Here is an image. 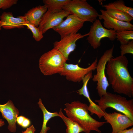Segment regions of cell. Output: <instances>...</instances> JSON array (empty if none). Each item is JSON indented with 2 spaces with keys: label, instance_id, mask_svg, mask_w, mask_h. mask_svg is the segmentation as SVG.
Segmentation results:
<instances>
[{
  "label": "cell",
  "instance_id": "cell-1",
  "mask_svg": "<svg viewBox=\"0 0 133 133\" xmlns=\"http://www.w3.org/2000/svg\"><path fill=\"white\" fill-rule=\"evenodd\" d=\"M128 64L125 55L113 57L108 62L105 70L114 91L131 98L133 96V78L129 71Z\"/></svg>",
  "mask_w": 133,
  "mask_h": 133
},
{
  "label": "cell",
  "instance_id": "cell-2",
  "mask_svg": "<svg viewBox=\"0 0 133 133\" xmlns=\"http://www.w3.org/2000/svg\"><path fill=\"white\" fill-rule=\"evenodd\" d=\"M64 109L67 117L72 121L78 124L84 130L85 133H89L91 131L99 133L101 131L99 128L105 122H99L92 117L89 115L87 104L77 100L69 103L65 104Z\"/></svg>",
  "mask_w": 133,
  "mask_h": 133
},
{
  "label": "cell",
  "instance_id": "cell-3",
  "mask_svg": "<svg viewBox=\"0 0 133 133\" xmlns=\"http://www.w3.org/2000/svg\"><path fill=\"white\" fill-rule=\"evenodd\" d=\"M95 101L103 111L111 108L122 113L133 121V99L128 100L119 95L107 92L106 94Z\"/></svg>",
  "mask_w": 133,
  "mask_h": 133
},
{
  "label": "cell",
  "instance_id": "cell-4",
  "mask_svg": "<svg viewBox=\"0 0 133 133\" xmlns=\"http://www.w3.org/2000/svg\"><path fill=\"white\" fill-rule=\"evenodd\" d=\"M67 60L57 50L54 48L42 55L39 60L40 71L45 76L60 73Z\"/></svg>",
  "mask_w": 133,
  "mask_h": 133
},
{
  "label": "cell",
  "instance_id": "cell-5",
  "mask_svg": "<svg viewBox=\"0 0 133 133\" xmlns=\"http://www.w3.org/2000/svg\"><path fill=\"white\" fill-rule=\"evenodd\" d=\"M114 46L104 52L98 62L96 69V73L92 78V81L97 82L96 89L100 97L107 93V90L109 84L105 75V69L108 61L113 56Z\"/></svg>",
  "mask_w": 133,
  "mask_h": 133
},
{
  "label": "cell",
  "instance_id": "cell-6",
  "mask_svg": "<svg viewBox=\"0 0 133 133\" xmlns=\"http://www.w3.org/2000/svg\"><path fill=\"white\" fill-rule=\"evenodd\" d=\"M63 9L85 21L93 23L98 17L97 11L86 0H70Z\"/></svg>",
  "mask_w": 133,
  "mask_h": 133
},
{
  "label": "cell",
  "instance_id": "cell-7",
  "mask_svg": "<svg viewBox=\"0 0 133 133\" xmlns=\"http://www.w3.org/2000/svg\"><path fill=\"white\" fill-rule=\"evenodd\" d=\"M87 40L93 49L100 47L101 39L107 37L111 41L116 38V31L113 30L105 28L102 25L99 19H97L90 26V31L87 33Z\"/></svg>",
  "mask_w": 133,
  "mask_h": 133
},
{
  "label": "cell",
  "instance_id": "cell-8",
  "mask_svg": "<svg viewBox=\"0 0 133 133\" xmlns=\"http://www.w3.org/2000/svg\"><path fill=\"white\" fill-rule=\"evenodd\" d=\"M98 62V58H96L89 66L85 68L80 67L78 64L66 63L63 70L59 74L65 76L68 81L80 82L86 75L96 69Z\"/></svg>",
  "mask_w": 133,
  "mask_h": 133
},
{
  "label": "cell",
  "instance_id": "cell-9",
  "mask_svg": "<svg viewBox=\"0 0 133 133\" xmlns=\"http://www.w3.org/2000/svg\"><path fill=\"white\" fill-rule=\"evenodd\" d=\"M85 22L76 16L70 14L52 29L60 34L61 39L70 34L77 33L83 27Z\"/></svg>",
  "mask_w": 133,
  "mask_h": 133
},
{
  "label": "cell",
  "instance_id": "cell-10",
  "mask_svg": "<svg viewBox=\"0 0 133 133\" xmlns=\"http://www.w3.org/2000/svg\"><path fill=\"white\" fill-rule=\"evenodd\" d=\"M72 14L63 9L51 12L47 10L43 15L38 27L43 34L48 30L58 26L63 20V19Z\"/></svg>",
  "mask_w": 133,
  "mask_h": 133
},
{
  "label": "cell",
  "instance_id": "cell-11",
  "mask_svg": "<svg viewBox=\"0 0 133 133\" xmlns=\"http://www.w3.org/2000/svg\"><path fill=\"white\" fill-rule=\"evenodd\" d=\"M87 36V33L82 35L79 33L67 35L61 38L59 41L54 42V48L57 50L68 60L69 55L76 48V41L79 39Z\"/></svg>",
  "mask_w": 133,
  "mask_h": 133
},
{
  "label": "cell",
  "instance_id": "cell-12",
  "mask_svg": "<svg viewBox=\"0 0 133 133\" xmlns=\"http://www.w3.org/2000/svg\"><path fill=\"white\" fill-rule=\"evenodd\" d=\"M105 122L110 123L112 128L111 133H118L133 125V121L126 115L116 112L108 113L105 111L103 116Z\"/></svg>",
  "mask_w": 133,
  "mask_h": 133
},
{
  "label": "cell",
  "instance_id": "cell-13",
  "mask_svg": "<svg viewBox=\"0 0 133 133\" xmlns=\"http://www.w3.org/2000/svg\"><path fill=\"white\" fill-rule=\"evenodd\" d=\"M0 112L3 117L8 122L9 130L11 132L15 133L17 129L16 119L19 112L12 101L9 100L5 104H0Z\"/></svg>",
  "mask_w": 133,
  "mask_h": 133
},
{
  "label": "cell",
  "instance_id": "cell-14",
  "mask_svg": "<svg viewBox=\"0 0 133 133\" xmlns=\"http://www.w3.org/2000/svg\"><path fill=\"white\" fill-rule=\"evenodd\" d=\"M101 15L98 14L99 20H103L104 27L107 29H112L116 31L133 30V25L130 22L120 21L113 18L108 15L105 10H100Z\"/></svg>",
  "mask_w": 133,
  "mask_h": 133
},
{
  "label": "cell",
  "instance_id": "cell-15",
  "mask_svg": "<svg viewBox=\"0 0 133 133\" xmlns=\"http://www.w3.org/2000/svg\"><path fill=\"white\" fill-rule=\"evenodd\" d=\"M0 30L3 28L6 29L24 27L25 24L28 23L24 16L15 17L10 12H3L0 16Z\"/></svg>",
  "mask_w": 133,
  "mask_h": 133
},
{
  "label": "cell",
  "instance_id": "cell-16",
  "mask_svg": "<svg viewBox=\"0 0 133 133\" xmlns=\"http://www.w3.org/2000/svg\"><path fill=\"white\" fill-rule=\"evenodd\" d=\"M44 5L33 7L28 11L24 16L28 23L34 26L38 27L42 18L47 10Z\"/></svg>",
  "mask_w": 133,
  "mask_h": 133
},
{
  "label": "cell",
  "instance_id": "cell-17",
  "mask_svg": "<svg viewBox=\"0 0 133 133\" xmlns=\"http://www.w3.org/2000/svg\"><path fill=\"white\" fill-rule=\"evenodd\" d=\"M37 103L43 112V117L42 127L40 133H47L48 131L50 129V127L47 126L48 121L52 118L55 116L59 117V115L57 112L52 113L48 111L42 103L40 98Z\"/></svg>",
  "mask_w": 133,
  "mask_h": 133
},
{
  "label": "cell",
  "instance_id": "cell-18",
  "mask_svg": "<svg viewBox=\"0 0 133 133\" xmlns=\"http://www.w3.org/2000/svg\"><path fill=\"white\" fill-rule=\"evenodd\" d=\"M59 117L63 121L66 127V133H80L83 130L77 123L71 120L63 114L61 108L58 113Z\"/></svg>",
  "mask_w": 133,
  "mask_h": 133
},
{
  "label": "cell",
  "instance_id": "cell-19",
  "mask_svg": "<svg viewBox=\"0 0 133 133\" xmlns=\"http://www.w3.org/2000/svg\"><path fill=\"white\" fill-rule=\"evenodd\" d=\"M106 12L112 17L122 21L130 22L133 17L129 14L118 10L111 8H106Z\"/></svg>",
  "mask_w": 133,
  "mask_h": 133
},
{
  "label": "cell",
  "instance_id": "cell-20",
  "mask_svg": "<svg viewBox=\"0 0 133 133\" xmlns=\"http://www.w3.org/2000/svg\"><path fill=\"white\" fill-rule=\"evenodd\" d=\"M70 0H44V5L47 8V10L54 12L63 9V8Z\"/></svg>",
  "mask_w": 133,
  "mask_h": 133
},
{
  "label": "cell",
  "instance_id": "cell-21",
  "mask_svg": "<svg viewBox=\"0 0 133 133\" xmlns=\"http://www.w3.org/2000/svg\"><path fill=\"white\" fill-rule=\"evenodd\" d=\"M103 7L114 9L129 14L133 17V8L125 5L124 1L122 0H119L110 3L108 4L103 5Z\"/></svg>",
  "mask_w": 133,
  "mask_h": 133
},
{
  "label": "cell",
  "instance_id": "cell-22",
  "mask_svg": "<svg viewBox=\"0 0 133 133\" xmlns=\"http://www.w3.org/2000/svg\"><path fill=\"white\" fill-rule=\"evenodd\" d=\"M116 38L121 45H125L133 40V31L125 30L116 32Z\"/></svg>",
  "mask_w": 133,
  "mask_h": 133
},
{
  "label": "cell",
  "instance_id": "cell-23",
  "mask_svg": "<svg viewBox=\"0 0 133 133\" xmlns=\"http://www.w3.org/2000/svg\"><path fill=\"white\" fill-rule=\"evenodd\" d=\"M24 26L27 27V28L32 32L33 37L37 41H40L43 37V33L38 27H37L29 24H25Z\"/></svg>",
  "mask_w": 133,
  "mask_h": 133
},
{
  "label": "cell",
  "instance_id": "cell-24",
  "mask_svg": "<svg viewBox=\"0 0 133 133\" xmlns=\"http://www.w3.org/2000/svg\"><path fill=\"white\" fill-rule=\"evenodd\" d=\"M121 49V55L123 56L126 54H133V40L130 41L125 45H121L120 47Z\"/></svg>",
  "mask_w": 133,
  "mask_h": 133
},
{
  "label": "cell",
  "instance_id": "cell-25",
  "mask_svg": "<svg viewBox=\"0 0 133 133\" xmlns=\"http://www.w3.org/2000/svg\"><path fill=\"white\" fill-rule=\"evenodd\" d=\"M17 0H0V9L5 10L17 3Z\"/></svg>",
  "mask_w": 133,
  "mask_h": 133
},
{
  "label": "cell",
  "instance_id": "cell-26",
  "mask_svg": "<svg viewBox=\"0 0 133 133\" xmlns=\"http://www.w3.org/2000/svg\"><path fill=\"white\" fill-rule=\"evenodd\" d=\"M35 131V129L32 125L21 133H34Z\"/></svg>",
  "mask_w": 133,
  "mask_h": 133
},
{
  "label": "cell",
  "instance_id": "cell-27",
  "mask_svg": "<svg viewBox=\"0 0 133 133\" xmlns=\"http://www.w3.org/2000/svg\"><path fill=\"white\" fill-rule=\"evenodd\" d=\"M31 124V121L28 118L25 117L21 126L22 127L26 128L28 127Z\"/></svg>",
  "mask_w": 133,
  "mask_h": 133
},
{
  "label": "cell",
  "instance_id": "cell-28",
  "mask_svg": "<svg viewBox=\"0 0 133 133\" xmlns=\"http://www.w3.org/2000/svg\"><path fill=\"white\" fill-rule=\"evenodd\" d=\"M25 117L23 116H18L16 119V122L19 125L21 126Z\"/></svg>",
  "mask_w": 133,
  "mask_h": 133
},
{
  "label": "cell",
  "instance_id": "cell-29",
  "mask_svg": "<svg viewBox=\"0 0 133 133\" xmlns=\"http://www.w3.org/2000/svg\"><path fill=\"white\" fill-rule=\"evenodd\" d=\"M118 133H133V128L121 131Z\"/></svg>",
  "mask_w": 133,
  "mask_h": 133
},
{
  "label": "cell",
  "instance_id": "cell-30",
  "mask_svg": "<svg viewBox=\"0 0 133 133\" xmlns=\"http://www.w3.org/2000/svg\"><path fill=\"white\" fill-rule=\"evenodd\" d=\"M5 124L4 121L0 118V127L3 126Z\"/></svg>",
  "mask_w": 133,
  "mask_h": 133
}]
</instances>
